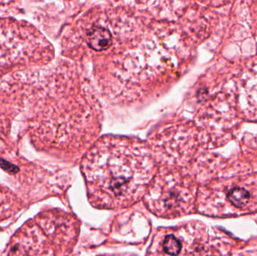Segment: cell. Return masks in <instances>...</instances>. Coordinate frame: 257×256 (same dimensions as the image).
Listing matches in <instances>:
<instances>
[{"label": "cell", "instance_id": "1", "mask_svg": "<svg viewBox=\"0 0 257 256\" xmlns=\"http://www.w3.org/2000/svg\"><path fill=\"white\" fill-rule=\"evenodd\" d=\"M158 169L150 146L116 136L94 142L82 163L90 200L103 209L126 208L144 198Z\"/></svg>", "mask_w": 257, "mask_h": 256}, {"label": "cell", "instance_id": "2", "mask_svg": "<svg viewBox=\"0 0 257 256\" xmlns=\"http://www.w3.org/2000/svg\"><path fill=\"white\" fill-rule=\"evenodd\" d=\"M77 230L76 220L68 214L56 211L40 214L17 232L7 254H68Z\"/></svg>", "mask_w": 257, "mask_h": 256}, {"label": "cell", "instance_id": "3", "mask_svg": "<svg viewBox=\"0 0 257 256\" xmlns=\"http://www.w3.org/2000/svg\"><path fill=\"white\" fill-rule=\"evenodd\" d=\"M144 198L148 208L160 216L174 218L188 212L190 192L180 167L164 164L158 168Z\"/></svg>", "mask_w": 257, "mask_h": 256}, {"label": "cell", "instance_id": "4", "mask_svg": "<svg viewBox=\"0 0 257 256\" xmlns=\"http://www.w3.org/2000/svg\"><path fill=\"white\" fill-rule=\"evenodd\" d=\"M86 43L96 52L107 50L112 44L110 31L102 26H94L86 34Z\"/></svg>", "mask_w": 257, "mask_h": 256}, {"label": "cell", "instance_id": "5", "mask_svg": "<svg viewBox=\"0 0 257 256\" xmlns=\"http://www.w3.org/2000/svg\"><path fill=\"white\" fill-rule=\"evenodd\" d=\"M14 212V200L6 190L0 187V223L8 220Z\"/></svg>", "mask_w": 257, "mask_h": 256}, {"label": "cell", "instance_id": "6", "mask_svg": "<svg viewBox=\"0 0 257 256\" xmlns=\"http://www.w3.org/2000/svg\"><path fill=\"white\" fill-rule=\"evenodd\" d=\"M227 198L237 208H243L246 206L250 198V194L248 190L240 187H234L230 190Z\"/></svg>", "mask_w": 257, "mask_h": 256}]
</instances>
